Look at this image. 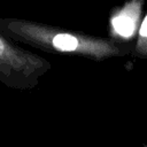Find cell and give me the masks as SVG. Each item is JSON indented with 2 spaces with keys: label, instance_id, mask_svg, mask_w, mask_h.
<instances>
[{
  "label": "cell",
  "instance_id": "6da1fadb",
  "mask_svg": "<svg viewBox=\"0 0 147 147\" xmlns=\"http://www.w3.org/2000/svg\"><path fill=\"white\" fill-rule=\"evenodd\" d=\"M0 30L13 40L40 51L77 55L93 61L123 56L131 52L130 46L110 38L88 36L25 18H0Z\"/></svg>",
  "mask_w": 147,
  "mask_h": 147
},
{
  "label": "cell",
  "instance_id": "7a4b0ae2",
  "mask_svg": "<svg viewBox=\"0 0 147 147\" xmlns=\"http://www.w3.org/2000/svg\"><path fill=\"white\" fill-rule=\"evenodd\" d=\"M14 41L0 30V83L13 88L28 90L38 84L52 64Z\"/></svg>",
  "mask_w": 147,
  "mask_h": 147
},
{
  "label": "cell",
  "instance_id": "3957f363",
  "mask_svg": "<svg viewBox=\"0 0 147 147\" xmlns=\"http://www.w3.org/2000/svg\"><path fill=\"white\" fill-rule=\"evenodd\" d=\"M145 0H126L109 16V38L123 44L137 38Z\"/></svg>",
  "mask_w": 147,
  "mask_h": 147
},
{
  "label": "cell",
  "instance_id": "277c9868",
  "mask_svg": "<svg viewBox=\"0 0 147 147\" xmlns=\"http://www.w3.org/2000/svg\"><path fill=\"white\" fill-rule=\"evenodd\" d=\"M133 54L139 59L147 60V14L141 21L133 47Z\"/></svg>",
  "mask_w": 147,
  "mask_h": 147
}]
</instances>
